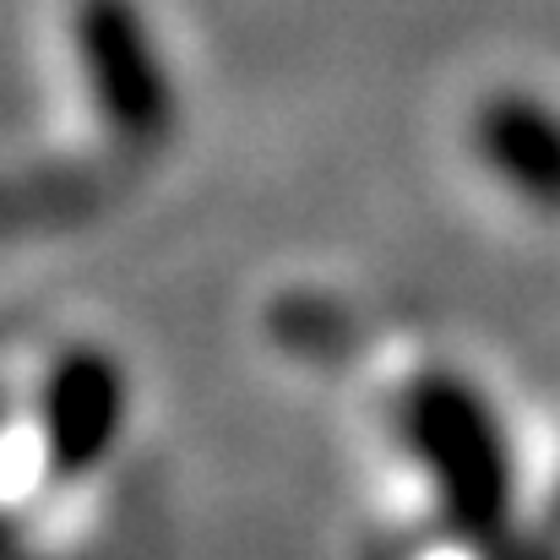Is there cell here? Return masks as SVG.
<instances>
[{
  "label": "cell",
  "instance_id": "cell-1",
  "mask_svg": "<svg viewBox=\"0 0 560 560\" xmlns=\"http://www.w3.org/2000/svg\"><path fill=\"white\" fill-rule=\"evenodd\" d=\"M392 435L419 468L441 523L468 545H501L517 523V457L501 408L452 365L408 375L392 402Z\"/></svg>",
  "mask_w": 560,
  "mask_h": 560
},
{
  "label": "cell",
  "instance_id": "cell-2",
  "mask_svg": "<svg viewBox=\"0 0 560 560\" xmlns=\"http://www.w3.org/2000/svg\"><path fill=\"white\" fill-rule=\"evenodd\" d=\"M71 55H77L93 115L120 148L153 153L175 137L180 93H175V71L164 60L159 27L142 0H77Z\"/></svg>",
  "mask_w": 560,
  "mask_h": 560
},
{
  "label": "cell",
  "instance_id": "cell-3",
  "mask_svg": "<svg viewBox=\"0 0 560 560\" xmlns=\"http://www.w3.org/2000/svg\"><path fill=\"white\" fill-rule=\"evenodd\" d=\"M33 424H38V452H44L49 479L77 485V479L98 474L131 424L126 365L98 343H77V349L55 354L38 381Z\"/></svg>",
  "mask_w": 560,
  "mask_h": 560
},
{
  "label": "cell",
  "instance_id": "cell-4",
  "mask_svg": "<svg viewBox=\"0 0 560 560\" xmlns=\"http://www.w3.org/2000/svg\"><path fill=\"white\" fill-rule=\"evenodd\" d=\"M468 148L506 196L560 218V109L550 98L523 88L485 93L468 115Z\"/></svg>",
  "mask_w": 560,
  "mask_h": 560
}]
</instances>
